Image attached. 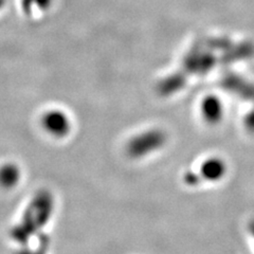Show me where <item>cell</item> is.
Returning a JSON list of instances; mask_svg holds the SVG:
<instances>
[{"mask_svg": "<svg viewBox=\"0 0 254 254\" xmlns=\"http://www.w3.org/2000/svg\"><path fill=\"white\" fill-rule=\"evenodd\" d=\"M146 138V142L144 144V140L142 138L139 139L138 144H132V152H134V154H144L143 152H147L149 149H154L155 147L160 145V143H162L163 140V136L160 133H150L147 134L145 137Z\"/></svg>", "mask_w": 254, "mask_h": 254, "instance_id": "obj_1", "label": "cell"}, {"mask_svg": "<svg viewBox=\"0 0 254 254\" xmlns=\"http://www.w3.org/2000/svg\"><path fill=\"white\" fill-rule=\"evenodd\" d=\"M54 0H21L22 11L27 15L35 12L45 13L52 6Z\"/></svg>", "mask_w": 254, "mask_h": 254, "instance_id": "obj_3", "label": "cell"}, {"mask_svg": "<svg viewBox=\"0 0 254 254\" xmlns=\"http://www.w3.org/2000/svg\"><path fill=\"white\" fill-rule=\"evenodd\" d=\"M17 174H16V171L11 168H6L2 169L1 172H0V181L1 184L4 186H12L14 185L16 180H17Z\"/></svg>", "mask_w": 254, "mask_h": 254, "instance_id": "obj_6", "label": "cell"}, {"mask_svg": "<svg viewBox=\"0 0 254 254\" xmlns=\"http://www.w3.org/2000/svg\"><path fill=\"white\" fill-rule=\"evenodd\" d=\"M4 4H5V0H0V10L2 9V7L4 6Z\"/></svg>", "mask_w": 254, "mask_h": 254, "instance_id": "obj_7", "label": "cell"}, {"mask_svg": "<svg viewBox=\"0 0 254 254\" xmlns=\"http://www.w3.org/2000/svg\"><path fill=\"white\" fill-rule=\"evenodd\" d=\"M202 113L209 122H217L221 117V105L217 99H206L202 105Z\"/></svg>", "mask_w": 254, "mask_h": 254, "instance_id": "obj_2", "label": "cell"}, {"mask_svg": "<svg viewBox=\"0 0 254 254\" xmlns=\"http://www.w3.org/2000/svg\"><path fill=\"white\" fill-rule=\"evenodd\" d=\"M46 126L52 132L63 133L67 129L66 127V119H64L61 115H51L46 119Z\"/></svg>", "mask_w": 254, "mask_h": 254, "instance_id": "obj_5", "label": "cell"}, {"mask_svg": "<svg viewBox=\"0 0 254 254\" xmlns=\"http://www.w3.org/2000/svg\"><path fill=\"white\" fill-rule=\"evenodd\" d=\"M225 172V166L224 163L216 159H213V160L206 161L202 165V175L206 179L215 180L222 176V174Z\"/></svg>", "mask_w": 254, "mask_h": 254, "instance_id": "obj_4", "label": "cell"}]
</instances>
